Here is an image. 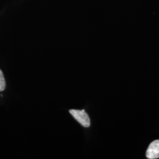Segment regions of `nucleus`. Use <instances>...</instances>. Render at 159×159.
Masks as SVG:
<instances>
[{
	"instance_id": "obj_1",
	"label": "nucleus",
	"mask_w": 159,
	"mask_h": 159,
	"mask_svg": "<svg viewBox=\"0 0 159 159\" xmlns=\"http://www.w3.org/2000/svg\"><path fill=\"white\" fill-rule=\"evenodd\" d=\"M70 113L81 125L84 127H89L90 125V120L84 110H70Z\"/></svg>"
},
{
	"instance_id": "obj_2",
	"label": "nucleus",
	"mask_w": 159,
	"mask_h": 159,
	"mask_svg": "<svg viewBox=\"0 0 159 159\" xmlns=\"http://www.w3.org/2000/svg\"><path fill=\"white\" fill-rule=\"evenodd\" d=\"M148 159H156L159 158V140L151 143L146 151Z\"/></svg>"
},
{
	"instance_id": "obj_3",
	"label": "nucleus",
	"mask_w": 159,
	"mask_h": 159,
	"mask_svg": "<svg viewBox=\"0 0 159 159\" xmlns=\"http://www.w3.org/2000/svg\"><path fill=\"white\" fill-rule=\"evenodd\" d=\"M6 88V81L2 71L0 70V91L4 90Z\"/></svg>"
}]
</instances>
